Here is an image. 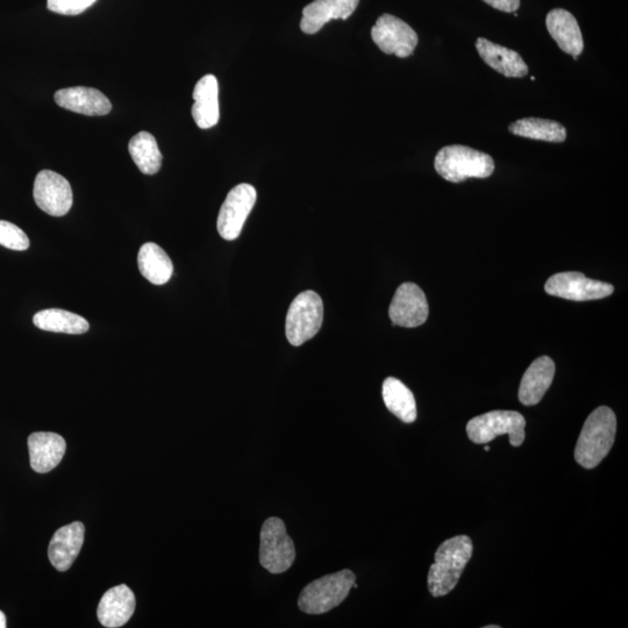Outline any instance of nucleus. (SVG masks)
I'll return each mask as SVG.
<instances>
[{"label":"nucleus","mask_w":628,"mask_h":628,"mask_svg":"<svg viewBox=\"0 0 628 628\" xmlns=\"http://www.w3.org/2000/svg\"><path fill=\"white\" fill-rule=\"evenodd\" d=\"M33 196L39 209L53 217L66 216L74 202L70 183L52 170H42L37 175Z\"/></svg>","instance_id":"obj_11"},{"label":"nucleus","mask_w":628,"mask_h":628,"mask_svg":"<svg viewBox=\"0 0 628 628\" xmlns=\"http://www.w3.org/2000/svg\"><path fill=\"white\" fill-rule=\"evenodd\" d=\"M371 38L383 53L396 55L401 59L411 56L418 45L415 30L391 14H383L377 19L371 30Z\"/></svg>","instance_id":"obj_10"},{"label":"nucleus","mask_w":628,"mask_h":628,"mask_svg":"<svg viewBox=\"0 0 628 628\" xmlns=\"http://www.w3.org/2000/svg\"><path fill=\"white\" fill-rule=\"evenodd\" d=\"M430 313L424 291L415 283H404L390 304L389 317L396 326L418 327L426 323Z\"/></svg>","instance_id":"obj_12"},{"label":"nucleus","mask_w":628,"mask_h":628,"mask_svg":"<svg viewBox=\"0 0 628 628\" xmlns=\"http://www.w3.org/2000/svg\"><path fill=\"white\" fill-rule=\"evenodd\" d=\"M484 451H485V452H490V447H489V446H485V447H484Z\"/></svg>","instance_id":"obj_32"},{"label":"nucleus","mask_w":628,"mask_h":628,"mask_svg":"<svg viewBox=\"0 0 628 628\" xmlns=\"http://www.w3.org/2000/svg\"><path fill=\"white\" fill-rule=\"evenodd\" d=\"M435 170L446 181L461 183L468 178H488L495 171L494 159L476 149L454 145L440 149L434 161Z\"/></svg>","instance_id":"obj_3"},{"label":"nucleus","mask_w":628,"mask_h":628,"mask_svg":"<svg viewBox=\"0 0 628 628\" xmlns=\"http://www.w3.org/2000/svg\"><path fill=\"white\" fill-rule=\"evenodd\" d=\"M545 290L549 296L574 302H587L609 297L615 288L609 283L590 280L577 271H568L549 277Z\"/></svg>","instance_id":"obj_9"},{"label":"nucleus","mask_w":628,"mask_h":628,"mask_svg":"<svg viewBox=\"0 0 628 628\" xmlns=\"http://www.w3.org/2000/svg\"><path fill=\"white\" fill-rule=\"evenodd\" d=\"M509 131L517 137L555 142V144H560L567 139L566 127L548 119H520L510 125Z\"/></svg>","instance_id":"obj_25"},{"label":"nucleus","mask_w":628,"mask_h":628,"mask_svg":"<svg viewBox=\"0 0 628 628\" xmlns=\"http://www.w3.org/2000/svg\"><path fill=\"white\" fill-rule=\"evenodd\" d=\"M296 560L294 540L282 519L271 517L263 523L260 533V563L271 574L288 572Z\"/></svg>","instance_id":"obj_7"},{"label":"nucleus","mask_w":628,"mask_h":628,"mask_svg":"<svg viewBox=\"0 0 628 628\" xmlns=\"http://www.w3.org/2000/svg\"><path fill=\"white\" fill-rule=\"evenodd\" d=\"M476 48L482 60L497 73L510 78H522L528 74L523 57L512 49L496 45L484 38L477 39Z\"/></svg>","instance_id":"obj_21"},{"label":"nucleus","mask_w":628,"mask_h":628,"mask_svg":"<svg viewBox=\"0 0 628 628\" xmlns=\"http://www.w3.org/2000/svg\"><path fill=\"white\" fill-rule=\"evenodd\" d=\"M138 264L141 275L154 285L168 283L174 274L173 262L168 254L154 242H147L140 248Z\"/></svg>","instance_id":"obj_22"},{"label":"nucleus","mask_w":628,"mask_h":628,"mask_svg":"<svg viewBox=\"0 0 628 628\" xmlns=\"http://www.w3.org/2000/svg\"><path fill=\"white\" fill-rule=\"evenodd\" d=\"M555 376V363L541 356L526 370L519 388V401L525 406L537 405L551 388Z\"/></svg>","instance_id":"obj_19"},{"label":"nucleus","mask_w":628,"mask_h":628,"mask_svg":"<svg viewBox=\"0 0 628 628\" xmlns=\"http://www.w3.org/2000/svg\"><path fill=\"white\" fill-rule=\"evenodd\" d=\"M0 246L23 252L30 247V239L17 225L0 220Z\"/></svg>","instance_id":"obj_27"},{"label":"nucleus","mask_w":628,"mask_h":628,"mask_svg":"<svg viewBox=\"0 0 628 628\" xmlns=\"http://www.w3.org/2000/svg\"><path fill=\"white\" fill-rule=\"evenodd\" d=\"M483 2L506 13H515L520 6V0H483Z\"/></svg>","instance_id":"obj_29"},{"label":"nucleus","mask_w":628,"mask_h":628,"mask_svg":"<svg viewBox=\"0 0 628 628\" xmlns=\"http://www.w3.org/2000/svg\"><path fill=\"white\" fill-rule=\"evenodd\" d=\"M85 528L76 522L57 530L48 548L49 561L59 572H67L80 555Z\"/></svg>","instance_id":"obj_14"},{"label":"nucleus","mask_w":628,"mask_h":628,"mask_svg":"<svg viewBox=\"0 0 628 628\" xmlns=\"http://www.w3.org/2000/svg\"><path fill=\"white\" fill-rule=\"evenodd\" d=\"M33 323L42 331L75 335L87 333L90 328L87 319L61 309H48L38 312L33 318Z\"/></svg>","instance_id":"obj_24"},{"label":"nucleus","mask_w":628,"mask_h":628,"mask_svg":"<svg viewBox=\"0 0 628 628\" xmlns=\"http://www.w3.org/2000/svg\"><path fill=\"white\" fill-rule=\"evenodd\" d=\"M128 151L142 174L155 175L162 166L163 156L154 135L140 132L130 141Z\"/></svg>","instance_id":"obj_26"},{"label":"nucleus","mask_w":628,"mask_h":628,"mask_svg":"<svg viewBox=\"0 0 628 628\" xmlns=\"http://www.w3.org/2000/svg\"><path fill=\"white\" fill-rule=\"evenodd\" d=\"M501 626H496V625H490V626H485V628H499Z\"/></svg>","instance_id":"obj_31"},{"label":"nucleus","mask_w":628,"mask_h":628,"mask_svg":"<svg viewBox=\"0 0 628 628\" xmlns=\"http://www.w3.org/2000/svg\"><path fill=\"white\" fill-rule=\"evenodd\" d=\"M324 320V304L314 291H304L291 303L285 334L292 346H302L306 341L316 337Z\"/></svg>","instance_id":"obj_5"},{"label":"nucleus","mask_w":628,"mask_h":628,"mask_svg":"<svg viewBox=\"0 0 628 628\" xmlns=\"http://www.w3.org/2000/svg\"><path fill=\"white\" fill-rule=\"evenodd\" d=\"M6 627V617L2 611H0V628Z\"/></svg>","instance_id":"obj_30"},{"label":"nucleus","mask_w":628,"mask_h":628,"mask_svg":"<svg viewBox=\"0 0 628 628\" xmlns=\"http://www.w3.org/2000/svg\"><path fill=\"white\" fill-rule=\"evenodd\" d=\"M360 0H314L303 10L302 31L316 34L328 21L346 20L352 16Z\"/></svg>","instance_id":"obj_16"},{"label":"nucleus","mask_w":628,"mask_h":628,"mask_svg":"<svg viewBox=\"0 0 628 628\" xmlns=\"http://www.w3.org/2000/svg\"><path fill=\"white\" fill-rule=\"evenodd\" d=\"M97 0H47L49 11L63 14V16H77L89 7L94 5Z\"/></svg>","instance_id":"obj_28"},{"label":"nucleus","mask_w":628,"mask_h":628,"mask_svg":"<svg viewBox=\"0 0 628 628\" xmlns=\"http://www.w3.org/2000/svg\"><path fill=\"white\" fill-rule=\"evenodd\" d=\"M54 98L62 109L84 116H106L112 110L110 99L94 88L61 89L55 92Z\"/></svg>","instance_id":"obj_13"},{"label":"nucleus","mask_w":628,"mask_h":628,"mask_svg":"<svg viewBox=\"0 0 628 628\" xmlns=\"http://www.w3.org/2000/svg\"><path fill=\"white\" fill-rule=\"evenodd\" d=\"M473 552V541L467 535L442 542L427 577L428 590L433 597H444L454 590Z\"/></svg>","instance_id":"obj_1"},{"label":"nucleus","mask_w":628,"mask_h":628,"mask_svg":"<svg viewBox=\"0 0 628 628\" xmlns=\"http://www.w3.org/2000/svg\"><path fill=\"white\" fill-rule=\"evenodd\" d=\"M526 420L516 411H491L475 417L467 424V434L477 445L489 444L499 435L508 434L510 444L520 447L525 441Z\"/></svg>","instance_id":"obj_6"},{"label":"nucleus","mask_w":628,"mask_h":628,"mask_svg":"<svg viewBox=\"0 0 628 628\" xmlns=\"http://www.w3.org/2000/svg\"><path fill=\"white\" fill-rule=\"evenodd\" d=\"M355 583V574L349 569L320 577L303 589L298 608L308 615H324L345 601Z\"/></svg>","instance_id":"obj_4"},{"label":"nucleus","mask_w":628,"mask_h":628,"mask_svg":"<svg viewBox=\"0 0 628 628\" xmlns=\"http://www.w3.org/2000/svg\"><path fill=\"white\" fill-rule=\"evenodd\" d=\"M135 611V596L125 584L106 592L98 605L99 622L105 627L117 628L128 623Z\"/></svg>","instance_id":"obj_17"},{"label":"nucleus","mask_w":628,"mask_h":628,"mask_svg":"<svg viewBox=\"0 0 628 628\" xmlns=\"http://www.w3.org/2000/svg\"><path fill=\"white\" fill-rule=\"evenodd\" d=\"M256 190L251 184L242 183L233 188L219 211L217 228L220 237L232 241L239 238L246 220L256 203Z\"/></svg>","instance_id":"obj_8"},{"label":"nucleus","mask_w":628,"mask_h":628,"mask_svg":"<svg viewBox=\"0 0 628 628\" xmlns=\"http://www.w3.org/2000/svg\"><path fill=\"white\" fill-rule=\"evenodd\" d=\"M617 418L608 406L596 409L585 420L575 448V460L585 469H594L615 444Z\"/></svg>","instance_id":"obj_2"},{"label":"nucleus","mask_w":628,"mask_h":628,"mask_svg":"<svg viewBox=\"0 0 628 628\" xmlns=\"http://www.w3.org/2000/svg\"><path fill=\"white\" fill-rule=\"evenodd\" d=\"M66 449V441L56 433L37 432L28 438L31 467L39 474L49 473L59 466Z\"/></svg>","instance_id":"obj_15"},{"label":"nucleus","mask_w":628,"mask_h":628,"mask_svg":"<svg viewBox=\"0 0 628 628\" xmlns=\"http://www.w3.org/2000/svg\"><path fill=\"white\" fill-rule=\"evenodd\" d=\"M383 401L387 409L394 415L411 424L417 419V403L412 391L395 377H389L383 383Z\"/></svg>","instance_id":"obj_23"},{"label":"nucleus","mask_w":628,"mask_h":628,"mask_svg":"<svg viewBox=\"0 0 628 628\" xmlns=\"http://www.w3.org/2000/svg\"><path fill=\"white\" fill-rule=\"evenodd\" d=\"M546 26L562 51L577 60L583 52L584 42L580 25L573 14L562 9L552 10L547 14Z\"/></svg>","instance_id":"obj_18"},{"label":"nucleus","mask_w":628,"mask_h":628,"mask_svg":"<svg viewBox=\"0 0 628 628\" xmlns=\"http://www.w3.org/2000/svg\"><path fill=\"white\" fill-rule=\"evenodd\" d=\"M195 103L192 105V117L202 130H209L218 124L219 84L216 76L206 75L196 84L194 90Z\"/></svg>","instance_id":"obj_20"}]
</instances>
